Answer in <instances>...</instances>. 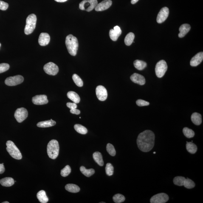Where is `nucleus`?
<instances>
[{"label": "nucleus", "mask_w": 203, "mask_h": 203, "mask_svg": "<svg viewBox=\"0 0 203 203\" xmlns=\"http://www.w3.org/2000/svg\"><path fill=\"white\" fill-rule=\"evenodd\" d=\"M60 147L58 141L52 140L49 142L47 146L48 156L51 159H57L59 153Z\"/></svg>", "instance_id": "7ed1b4c3"}, {"label": "nucleus", "mask_w": 203, "mask_h": 203, "mask_svg": "<svg viewBox=\"0 0 203 203\" xmlns=\"http://www.w3.org/2000/svg\"><path fill=\"white\" fill-rule=\"evenodd\" d=\"M10 68V65L7 63L0 64V74L6 72Z\"/></svg>", "instance_id": "a19ab883"}, {"label": "nucleus", "mask_w": 203, "mask_h": 203, "mask_svg": "<svg viewBox=\"0 0 203 203\" xmlns=\"http://www.w3.org/2000/svg\"><path fill=\"white\" fill-rule=\"evenodd\" d=\"M65 43L68 52L71 55H76L78 47V42L77 38L72 34L67 36Z\"/></svg>", "instance_id": "f03ea898"}, {"label": "nucleus", "mask_w": 203, "mask_h": 203, "mask_svg": "<svg viewBox=\"0 0 203 203\" xmlns=\"http://www.w3.org/2000/svg\"><path fill=\"white\" fill-rule=\"evenodd\" d=\"M73 80L77 86L79 87H82L83 85V82L82 79L77 74H74L72 76Z\"/></svg>", "instance_id": "f704fd0d"}, {"label": "nucleus", "mask_w": 203, "mask_h": 203, "mask_svg": "<svg viewBox=\"0 0 203 203\" xmlns=\"http://www.w3.org/2000/svg\"><path fill=\"white\" fill-rule=\"evenodd\" d=\"M98 4L97 0H83L79 5L80 10L90 12L93 10Z\"/></svg>", "instance_id": "423d86ee"}, {"label": "nucleus", "mask_w": 203, "mask_h": 203, "mask_svg": "<svg viewBox=\"0 0 203 203\" xmlns=\"http://www.w3.org/2000/svg\"><path fill=\"white\" fill-rule=\"evenodd\" d=\"M169 199L168 195L165 193H160L154 195L150 199L151 203H165Z\"/></svg>", "instance_id": "9b49d317"}, {"label": "nucleus", "mask_w": 203, "mask_h": 203, "mask_svg": "<svg viewBox=\"0 0 203 203\" xmlns=\"http://www.w3.org/2000/svg\"><path fill=\"white\" fill-rule=\"evenodd\" d=\"M80 170L83 175L87 177H90L95 173V170L93 169H87L83 166H82L80 167Z\"/></svg>", "instance_id": "c756f323"}, {"label": "nucleus", "mask_w": 203, "mask_h": 203, "mask_svg": "<svg viewBox=\"0 0 203 203\" xmlns=\"http://www.w3.org/2000/svg\"><path fill=\"white\" fill-rule=\"evenodd\" d=\"M100 203H105V202H100Z\"/></svg>", "instance_id": "864d4df0"}, {"label": "nucleus", "mask_w": 203, "mask_h": 203, "mask_svg": "<svg viewBox=\"0 0 203 203\" xmlns=\"http://www.w3.org/2000/svg\"><path fill=\"white\" fill-rule=\"evenodd\" d=\"M37 22V17L35 14H32L27 17L24 32L26 35L31 34L34 30Z\"/></svg>", "instance_id": "20e7f679"}, {"label": "nucleus", "mask_w": 203, "mask_h": 203, "mask_svg": "<svg viewBox=\"0 0 203 203\" xmlns=\"http://www.w3.org/2000/svg\"><path fill=\"white\" fill-rule=\"evenodd\" d=\"M6 145L7 146L6 149L11 156L18 160L22 159V156L21 152L12 141H8Z\"/></svg>", "instance_id": "39448f33"}, {"label": "nucleus", "mask_w": 203, "mask_h": 203, "mask_svg": "<svg viewBox=\"0 0 203 203\" xmlns=\"http://www.w3.org/2000/svg\"><path fill=\"white\" fill-rule=\"evenodd\" d=\"M191 120L195 125H200L202 122V116L197 113H193L191 116Z\"/></svg>", "instance_id": "4be33fe9"}, {"label": "nucleus", "mask_w": 203, "mask_h": 203, "mask_svg": "<svg viewBox=\"0 0 203 203\" xmlns=\"http://www.w3.org/2000/svg\"><path fill=\"white\" fill-rule=\"evenodd\" d=\"M155 136L151 130H147L142 132L138 136L137 142L140 151L147 152L151 151L154 146Z\"/></svg>", "instance_id": "f257e3e1"}, {"label": "nucleus", "mask_w": 203, "mask_h": 203, "mask_svg": "<svg viewBox=\"0 0 203 203\" xmlns=\"http://www.w3.org/2000/svg\"><path fill=\"white\" fill-rule=\"evenodd\" d=\"M113 198L114 202L116 203L123 202L125 200V196L120 194H117L114 195Z\"/></svg>", "instance_id": "c9c22d12"}, {"label": "nucleus", "mask_w": 203, "mask_h": 203, "mask_svg": "<svg viewBox=\"0 0 203 203\" xmlns=\"http://www.w3.org/2000/svg\"><path fill=\"white\" fill-rule=\"evenodd\" d=\"M130 79L134 83L140 85H143L146 83L145 77L137 73L133 74L130 77Z\"/></svg>", "instance_id": "6ab92c4d"}, {"label": "nucleus", "mask_w": 203, "mask_h": 203, "mask_svg": "<svg viewBox=\"0 0 203 203\" xmlns=\"http://www.w3.org/2000/svg\"><path fill=\"white\" fill-rule=\"evenodd\" d=\"M106 151L110 155L113 156H116V151L113 146L110 143H108L106 145Z\"/></svg>", "instance_id": "58836bf2"}, {"label": "nucleus", "mask_w": 203, "mask_h": 203, "mask_svg": "<svg viewBox=\"0 0 203 203\" xmlns=\"http://www.w3.org/2000/svg\"><path fill=\"white\" fill-rule=\"evenodd\" d=\"M169 9L167 7L162 8L158 14L156 21L159 24H162L167 19L169 16Z\"/></svg>", "instance_id": "ddd939ff"}, {"label": "nucleus", "mask_w": 203, "mask_h": 203, "mask_svg": "<svg viewBox=\"0 0 203 203\" xmlns=\"http://www.w3.org/2000/svg\"><path fill=\"white\" fill-rule=\"evenodd\" d=\"M8 4L4 1H0V10L3 11L7 10L8 7Z\"/></svg>", "instance_id": "37998d69"}, {"label": "nucleus", "mask_w": 203, "mask_h": 203, "mask_svg": "<svg viewBox=\"0 0 203 203\" xmlns=\"http://www.w3.org/2000/svg\"><path fill=\"white\" fill-rule=\"evenodd\" d=\"M139 0H131V3L132 4H134L138 2Z\"/></svg>", "instance_id": "de8ad7c7"}, {"label": "nucleus", "mask_w": 203, "mask_h": 203, "mask_svg": "<svg viewBox=\"0 0 203 203\" xmlns=\"http://www.w3.org/2000/svg\"><path fill=\"white\" fill-rule=\"evenodd\" d=\"M135 38L134 34L133 32H129L126 35L125 38V43L127 46H130L132 44Z\"/></svg>", "instance_id": "7c9ffc66"}, {"label": "nucleus", "mask_w": 203, "mask_h": 203, "mask_svg": "<svg viewBox=\"0 0 203 203\" xmlns=\"http://www.w3.org/2000/svg\"><path fill=\"white\" fill-rule=\"evenodd\" d=\"M122 34V30L119 26H116L114 28V29H111L110 31L109 35L110 38L113 41H117L119 37Z\"/></svg>", "instance_id": "dca6fc26"}, {"label": "nucleus", "mask_w": 203, "mask_h": 203, "mask_svg": "<svg viewBox=\"0 0 203 203\" xmlns=\"http://www.w3.org/2000/svg\"><path fill=\"white\" fill-rule=\"evenodd\" d=\"M65 189L67 191L72 193H77L80 191V188L78 186L74 184H67L65 186Z\"/></svg>", "instance_id": "bb28decb"}, {"label": "nucleus", "mask_w": 203, "mask_h": 203, "mask_svg": "<svg viewBox=\"0 0 203 203\" xmlns=\"http://www.w3.org/2000/svg\"><path fill=\"white\" fill-rule=\"evenodd\" d=\"M105 171L108 176H112L114 173V167L112 164L110 163H107L105 167Z\"/></svg>", "instance_id": "4c0bfd02"}, {"label": "nucleus", "mask_w": 203, "mask_h": 203, "mask_svg": "<svg viewBox=\"0 0 203 203\" xmlns=\"http://www.w3.org/2000/svg\"><path fill=\"white\" fill-rule=\"evenodd\" d=\"M186 178L183 176H176L173 179V183L176 185L182 186L184 185V181Z\"/></svg>", "instance_id": "72a5a7b5"}, {"label": "nucleus", "mask_w": 203, "mask_h": 203, "mask_svg": "<svg viewBox=\"0 0 203 203\" xmlns=\"http://www.w3.org/2000/svg\"><path fill=\"white\" fill-rule=\"evenodd\" d=\"M74 128L77 133L81 134H86L87 133V129L86 127L80 124H76Z\"/></svg>", "instance_id": "2f4dec72"}, {"label": "nucleus", "mask_w": 203, "mask_h": 203, "mask_svg": "<svg viewBox=\"0 0 203 203\" xmlns=\"http://www.w3.org/2000/svg\"><path fill=\"white\" fill-rule=\"evenodd\" d=\"M1 43H0V47H1Z\"/></svg>", "instance_id": "603ef678"}, {"label": "nucleus", "mask_w": 203, "mask_h": 203, "mask_svg": "<svg viewBox=\"0 0 203 203\" xmlns=\"http://www.w3.org/2000/svg\"><path fill=\"white\" fill-rule=\"evenodd\" d=\"M186 146L187 151L191 154H194L197 151V146L193 142H187Z\"/></svg>", "instance_id": "c85d7f7f"}, {"label": "nucleus", "mask_w": 203, "mask_h": 203, "mask_svg": "<svg viewBox=\"0 0 203 203\" xmlns=\"http://www.w3.org/2000/svg\"><path fill=\"white\" fill-rule=\"evenodd\" d=\"M43 69L46 74L50 75H56L59 71L58 66L52 62L46 64L44 65Z\"/></svg>", "instance_id": "1a4fd4ad"}, {"label": "nucleus", "mask_w": 203, "mask_h": 203, "mask_svg": "<svg viewBox=\"0 0 203 203\" xmlns=\"http://www.w3.org/2000/svg\"><path fill=\"white\" fill-rule=\"evenodd\" d=\"M70 112L71 113L77 115L80 114V110H77V108L70 110Z\"/></svg>", "instance_id": "a18cd8bd"}, {"label": "nucleus", "mask_w": 203, "mask_h": 203, "mask_svg": "<svg viewBox=\"0 0 203 203\" xmlns=\"http://www.w3.org/2000/svg\"><path fill=\"white\" fill-rule=\"evenodd\" d=\"M55 1L58 2H64L67 1V0H55Z\"/></svg>", "instance_id": "09e8293b"}, {"label": "nucleus", "mask_w": 203, "mask_h": 203, "mask_svg": "<svg viewBox=\"0 0 203 203\" xmlns=\"http://www.w3.org/2000/svg\"><path fill=\"white\" fill-rule=\"evenodd\" d=\"M203 60V52L198 53L191 60L190 64L193 67H196L200 64Z\"/></svg>", "instance_id": "a211bd4d"}, {"label": "nucleus", "mask_w": 203, "mask_h": 203, "mask_svg": "<svg viewBox=\"0 0 203 203\" xmlns=\"http://www.w3.org/2000/svg\"><path fill=\"white\" fill-rule=\"evenodd\" d=\"M96 92L97 98L100 101H103L106 100L108 93L104 87L102 86H97L96 88Z\"/></svg>", "instance_id": "f8f14e48"}, {"label": "nucleus", "mask_w": 203, "mask_h": 203, "mask_svg": "<svg viewBox=\"0 0 203 203\" xmlns=\"http://www.w3.org/2000/svg\"><path fill=\"white\" fill-rule=\"evenodd\" d=\"M93 158L95 162L100 166L103 165L104 162L101 153L99 152H96L93 155Z\"/></svg>", "instance_id": "a878e982"}, {"label": "nucleus", "mask_w": 203, "mask_h": 203, "mask_svg": "<svg viewBox=\"0 0 203 203\" xmlns=\"http://www.w3.org/2000/svg\"><path fill=\"white\" fill-rule=\"evenodd\" d=\"M67 106L70 109H74L77 108V104L75 103H71V102H68L66 104Z\"/></svg>", "instance_id": "c03bdc74"}, {"label": "nucleus", "mask_w": 203, "mask_h": 203, "mask_svg": "<svg viewBox=\"0 0 203 203\" xmlns=\"http://www.w3.org/2000/svg\"><path fill=\"white\" fill-rule=\"evenodd\" d=\"M183 133L186 137L189 139L193 138L195 135V132L193 130L187 127H185L183 129Z\"/></svg>", "instance_id": "473e14b6"}, {"label": "nucleus", "mask_w": 203, "mask_h": 203, "mask_svg": "<svg viewBox=\"0 0 203 203\" xmlns=\"http://www.w3.org/2000/svg\"><path fill=\"white\" fill-rule=\"evenodd\" d=\"M5 171L4 163L0 164V174H2Z\"/></svg>", "instance_id": "49530a36"}, {"label": "nucleus", "mask_w": 203, "mask_h": 203, "mask_svg": "<svg viewBox=\"0 0 203 203\" xmlns=\"http://www.w3.org/2000/svg\"><path fill=\"white\" fill-rule=\"evenodd\" d=\"M183 186L186 188L191 189L195 187V184L192 180L187 178V179H185V181H184Z\"/></svg>", "instance_id": "e433bc0d"}, {"label": "nucleus", "mask_w": 203, "mask_h": 203, "mask_svg": "<svg viewBox=\"0 0 203 203\" xmlns=\"http://www.w3.org/2000/svg\"><path fill=\"white\" fill-rule=\"evenodd\" d=\"M56 122L51 119L50 120L40 122L37 124V126L40 128H47L52 127L55 125Z\"/></svg>", "instance_id": "5701e85b"}, {"label": "nucleus", "mask_w": 203, "mask_h": 203, "mask_svg": "<svg viewBox=\"0 0 203 203\" xmlns=\"http://www.w3.org/2000/svg\"><path fill=\"white\" fill-rule=\"evenodd\" d=\"M24 80V78L22 76L18 75L7 77L5 83L8 86H13L21 84Z\"/></svg>", "instance_id": "6e6552de"}, {"label": "nucleus", "mask_w": 203, "mask_h": 203, "mask_svg": "<svg viewBox=\"0 0 203 203\" xmlns=\"http://www.w3.org/2000/svg\"><path fill=\"white\" fill-rule=\"evenodd\" d=\"M9 203V202H7V201H5V202H2V203Z\"/></svg>", "instance_id": "8fccbe9b"}, {"label": "nucleus", "mask_w": 203, "mask_h": 203, "mask_svg": "<svg viewBox=\"0 0 203 203\" xmlns=\"http://www.w3.org/2000/svg\"><path fill=\"white\" fill-rule=\"evenodd\" d=\"M32 102L35 105H42L47 103L48 100L46 95H39L32 97Z\"/></svg>", "instance_id": "2eb2a0df"}, {"label": "nucleus", "mask_w": 203, "mask_h": 203, "mask_svg": "<svg viewBox=\"0 0 203 203\" xmlns=\"http://www.w3.org/2000/svg\"><path fill=\"white\" fill-rule=\"evenodd\" d=\"M134 65L136 69L139 70H142L147 66V63L145 62L138 60L134 61Z\"/></svg>", "instance_id": "cd10ccee"}, {"label": "nucleus", "mask_w": 203, "mask_h": 203, "mask_svg": "<svg viewBox=\"0 0 203 203\" xmlns=\"http://www.w3.org/2000/svg\"><path fill=\"white\" fill-rule=\"evenodd\" d=\"M191 29V26L190 25L188 24H184L181 25L179 28V33L178 34V36L179 38H182L185 36L188 32Z\"/></svg>", "instance_id": "aec40b11"}, {"label": "nucleus", "mask_w": 203, "mask_h": 203, "mask_svg": "<svg viewBox=\"0 0 203 203\" xmlns=\"http://www.w3.org/2000/svg\"><path fill=\"white\" fill-rule=\"evenodd\" d=\"M37 196L39 201L41 203H46L49 201L48 198L44 190H41L39 192L37 193Z\"/></svg>", "instance_id": "b1692460"}, {"label": "nucleus", "mask_w": 203, "mask_h": 203, "mask_svg": "<svg viewBox=\"0 0 203 203\" xmlns=\"http://www.w3.org/2000/svg\"><path fill=\"white\" fill-rule=\"evenodd\" d=\"M167 69V65L165 60H162L158 62L156 64L155 69L156 76L159 78L163 77Z\"/></svg>", "instance_id": "0eeeda50"}, {"label": "nucleus", "mask_w": 203, "mask_h": 203, "mask_svg": "<svg viewBox=\"0 0 203 203\" xmlns=\"http://www.w3.org/2000/svg\"><path fill=\"white\" fill-rule=\"evenodd\" d=\"M67 97L76 103H78L80 101V98L78 94L74 91H70L68 92Z\"/></svg>", "instance_id": "393cba45"}, {"label": "nucleus", "mask_w": 203, "mask_h": 203, "mask_svg": "<svg viewBox=\"0 0 203 203\" xmlns=\"http://www.w3.org/2000/svg\"><path fill=\"white\" fill-rule=\"evenodd\" d=\"M136 104L140 106H148L149 105V102L142 100H139L136 101Z\"/></svg>", "instance_id": "79ce46f5"}, {"label": "nucleus", "mask_w": 203, "mask_h": 203, "mask_svg": "<svg viewBox=\"0 0 203 203\" xmlns=\"http://www.w3.org/2000/svg\"><path fill=\"white\" fill-rule=\"evenodd\" d=\"M28 116L27 110L24 108H18L15 111V117L18 123H21L27 118Z\"/></svg>", "instance_id": "9d476101"}, {"label": "nucleus", "mask_w": 203, "mask_h": 203, "mask_svg": "<svg viewBox=\"0 0 203 203\" xmlns=\"http://www.w3.org/2000/svg\"><path fill=\"white\" fill-rule=\"evenodd\" d=\"M154 154H156V152H154L153 153Z\"/></svg>", "instance_id": "3c124183"}, {"label": "nucleus", "mask_w": 203, "mask_h": 203, "mask_svg": "<svg viewBox=\"0 0 203 203\" xmlns=\"http://www.w3.org/2000/svg\"><path fill=\"white\" fill-rule=\"evenodd\" d=\"M50 41V37L48 34L44 32L40 34L38 38V43L40 46H44L47 45Z\"/></svg>", "instance_id": "f3484780"}, {"label": "nucleus", "mask_w": 203, "mask_h": 203, "mask_svg": "<svg viewBox=\"0 0 203 203\" xmlns=\"http://www.w3.org/2000/svg\"><path fill=\"white\" fill-rule=\"evenodd\" d=\"M71 172L70 167L69 165H67L64 168L61 170V175L63 177H66L70 174Z\"/></svg>", "instance_id": "ea45409f"}, {"label": "nucleus", "mask_w": 203, "mask_h": 203, "mask_svg": "<svg viewBox=\"0 0 203 203\" xmlns=\"http://www.w3.org/2000/svg\"><path fill=\"white\" fill-rule=\"evenodd\" d=\"M112 4V2L111 0H104L102 2L97 4L94 8L97 11H103L109 8Z\"/></svg>", "instance_id": "4468645a"}, {"label": "nucleus", "mask_w": 203, "mask_h": 203, "mask_svg": "<svg viewBox=\"0 0 203 203\" xmlns=\"http://www.w3.org/2000/svg\"><path fill=\"white\" fill-rule=\"evenodd\" d=\"M15 181L13 178L11 177H6L0 180V184L3 186L9 187L13 185Z\"/></svg>", "instance_id": "412c9836"}]
</instances>
